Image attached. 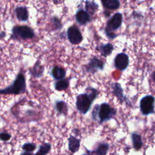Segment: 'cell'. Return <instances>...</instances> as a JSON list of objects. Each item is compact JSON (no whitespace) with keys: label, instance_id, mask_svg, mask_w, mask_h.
<instances>
[{"label":"cell","instance_id":"12","mask_svg":"<svg viewBox=\"0 0 155 155\" xmlns=\"http://www.w3.org/2000/svg\"><path fill=\"white\" fill-rule=\"evenodd\" d=\"M80 145V139H77L72 135L70 136L68 138V149L72 153H74L79 150Z\"/></svg>","mask_w":155,"mask_h":155},{"label":"cell","instance_id":"3","mask_svg":"<svg viewBox=\"0 0 155 155\" xmlns=\"http://www.w3.org/2000/svg\"><path fill=\"white\" fill-rule=\"evenodd\" d=\"M26 89V82L24 76L19 73L13 83L4 89H0V94H21L25 92Z\"/></svg>","mask_w":155,"mask_h":155},{"label":"cell","instance_id":"22","mask_svg":"<svg viewBox=\"0 0 155 155\" xmlns=\"http://www.w3.org/2000/svg\"><path fill=\"white\" fill-rule=\"evenodd\" d=\"M50 149H51V145L50 143H44L40 146L39 151L36 154L44 155L47 154L50 150Z\"/></svg>","mask_w":155,"mask_h":155},{"label":"cell","instance_id":"16","mask_svg":"<svg viewBox=\"0 0 155 155\" xmlns=\"http://www.w3.org/2000/svg\"><path fill=\"white\" fill-rule=\"evenodd\" d=\"M17 18L21 21H26L28 18V13L27 8L24 7H17L15 9Z\"/></svg>","mask_w":155,"mask_h":155},{"label":"cell","instance_id":"1","mask_svg":"<svg viewBox=\"0 0 155 155\" xmlns=\"http://www.w3.org/2000/svg\"><path fill=\"white\" fill-rule=\"evenodd\" d=\"M85 91V93L79 94L76 97V109L82 114H85L88 113L93 102L96 98L99 93L96 88L91 87H87Z\"/></svg>","mask_w":155,"mask_h":155},{"label":"cell","instance_id":"4","mask_svg":"<svg viewBox=\"0 0 155 155\" xmlns=\"http://www.w3.org/2000/svg\"><path fill=\"white\" fill-rule=\"evenodd\" d=\"M122 22V15L120 13L114 14L107 23L105 32L107 37L110 39L115 38L117 35L113 32L120 28Z\"/></svg>","mask_w":155,"mask_h":155},{"label":"cell","instance_id":"24","mask_svg":"<svg viewBox=\"0 0 155 155\" xmlns=\"http://www.w3.org/2000/svg\"><path fill=\"white\" fill-rule=\"evenodd\" d=\"M11 135L7 133H0V139L2 140H8L10 139Z\"/></svg>","mask_w":155,"mask_h":155},{"label":"cell","instance_id":"17","mask_svg":"<svg viewBox=\"0 0 155 155\" xmlns=\"http://www.w3.org/2000/svg\"><path fill=\"white\" fill-rule=\"evenodd\" d=\"M55 108L56 111L59 114L67 115L68 112V106L64 101H57L55 104Z\"/></svg>","mask_w":155,"mask_h":155},{"label":"cell","instance_id":"15","mask_svg":"<svg viewBox=\"0 0 155 155\" xmlns=\"http://www.w3.org/2000/svg\"><path fill=\"white\" fill-rule=\"evenodd\" d=\"M131 140L133 147L136 150H139L143 146V142L140 135L136 132L131 134Z\"/></svg>","mask_w":155,"mask_h":155},{"label":"cell","instance_id":"18","mask_svg":"<svg viewBox=\"0 0 155 155\" xmlns=\"http://www.w3.org/2000/svg\"><path fill=\"white\" fill-rule=\"evenodd\" d=\"M103 5L109 9H117L120 5L119 0H101Z\"/></svg>","mask_w":155,"mask_h":155},{"label":"cell","instance_id":"11","mask_svg":"<svg viewBox=\"0 0 155 155\" xmlns=\"http://www.w3.org/2000/svg\"><path fill=\"white\" fill-rule=\"evenodd\" d=\"M96 49L101 53V54L102 56L106 58L112 53L114 47L111 43H107L106 44H102L96 47Z\"/></svg>","mask_w":155,"mask_h":155},{"label":"cell","instance_id":"5","mask_svg":"<svg viewBox=\"0 0 155 155\" xmlns=\"http://www.w3.org/2000/svg\"><path fill=\"white\" fill-rule=\"evenodd\" d=\"M155 97L152 95L143 96L140 101V110L144 116L152 114L154 111Z\"/></svg>","mask_w":155,"mask_h":155},{"label":"cell","instance_id":"13","mask_svg":"<svg viewBox=\"0 0 155 155\" xmlns=\"http://www.w3.org/2000/svg\"><path fill=\"white\" fill-rule=\"evenodd\" d=\"M76 21L81 25H85L90 21V16L88 13L83 10H79L76 14Z\"/></svg>","mask_w":155,"mask_h":155},{"label":"cell","instance_id":"20","mask_svg":"<svg viewBox=\"0 0 155 155\" xmlns=\"http://www.w3.org/2000/svg\"><path fill=\"white\" fill-rule=\"evenodd\" d=\"M109 149V145L107 143H101L97 147L94 153L96 154H106Z\"/></svg>","mask_w":155,"mask_h":155},{"label":"cell","instance_id":"7","mask_svg":"<svg viewBox=\"0 0 155 155\" xmlns=\"http://www.w3.org/2000/svg\"><path fill=\"white\" fill-rule=\"evenodd\" d=\"M67 34L68 41L71 44L73 45H78L80 44L83 40L81 32L78 27L74 25L70 26L68 28Z\"/></svg>","mask_w":155,"mask_h":155},{"label":"cell","instance_id":"8","mask_svg":"<svg viewBox=\"0 0 155 155\" xmlns=\"http://www.w3.org/2000/svg\"><path fill=\"white\" fill-rule=\"evenodd\" d=\"M104 66V64L103 61L98 59L96 56H94L90 59V61L85 66V68L87 73L94 74L99 70H102Z\"/></svg>","mask_w":155,"mask_h":155},{"label":"cell","instance_id":"19","mask_svg":"<svg viewBox=\"0 0 155 155\" xmlns=\"http://www.w3.org/2000/svg\"><path fill=\"white\" fill-rule=\"evenodd\" d=\"M69 86L68 79H62L57 81L54 84V88L58 91H62L67 89Z\"/></svg>","mask_w":155,"mask_h":155},{"label":"cell","instance_id":"23","mask_svg":"<svg viewBox=\"0 0 155 155\" xmlns=\"http://www.w3.org/2000/svg\"><path fill=\"white\" fill-rule=\"evenodd\" d=\"M22 148L25 151L30 153V152H31V151H34L35 150L36 145H35V144H33V143H27L24 144L22 145Z\"/></svg>","mask_w":155,"mask_h":155},{"label":"cell","instance_id":"25","mask_svg":"<svg viewBox=\"0 0 155 155\" xmlns=\"http://www.w3.org/2000/svg\"><path fill=\"white\" fill-rule=\"evenodd\" d=\"M151 78L153 80V81L155 82V71L152 73V74H151Z\"/></svg>","mask_w":155,"mask_h":155},{"label":"cell","instance_id":"14","mask_svg":"<svg viewBox=\"0 0 155 155\" xmlns=\"http://www.w3.org/2000/svg\"><path fill=\"white\" fill-rule=\"evenodd\" d=\"M51 75L56 80L64 79L66 75V71L64 68L59 66H55L51 70Z\"/></svg>","mask_w":155,"mask_h":155},{"label":"cell","instance_id":"6","mask_svg":"<svg viewBox=\"0 0 155 155\" xmlns=\"http://www.w3.org/2000/svg\"><path fill=\"white\" fill-rule=\"evenodd\" d=\"M13 35L16 38L22 39H31L34 36L33 30L27 26H16L13 30Z\"/></svg>","mask_w":155,"mask_h":155},{"label":"cell","instance_id":"2","mask_svg":"<svg viewBox=\"0 0 155 155\" xmlns=\"http://www.w3.org/2000/svg\"><path fill=\"white\" fill-rule=\"evenodd\" d=\"M116 112V110L108 103L96 104L92 111V118L99 124H102L114 117Z\"/></svg>","mask_w":155,"mask_h":155},{"label":"cell","instance_id":"9","mask_svg":"<svg viewBox=\"0 0 155 155\" xmlns=\"http://www.w3.org/2000/svg\"><path fill=\"white\" fill-rule=\"evenodd\" d=\"M129 57L125 53H120L116 55L114 59V67L120 70H125L129 64Z\"/></svg>","mask_w":155,"mask_h":155},{"label":"cell","instance_id":"10","mask_svg":"<svg viewBox=\"0 0 155 155\" xmlns=\"http://www.w3.org/2000/svg\"><path fill=\"white\" fill-rule=\"evenodd\" d=\"M123 91V89L119 83L115 82L112 84V92L121 103L127 101V99L124 94Z\"/></svg>","mask_w":155,"mask_h":155},{"label":"cell","instance_id":"21","mask_svg":"<svg viewBox=\"0 0 155 155\" xmlns=\"http://www.w3.org/2000/svg\"><path fill=\"white\" fill-rule=\"evenodd\" d=\"M43 71L44 68L42 66H41V65L38 62H36L35 65L33 66L31 73L35 77H40L42 75Z\"/></svg>","mask_w":155,"mask_h":155}]
</instances>
